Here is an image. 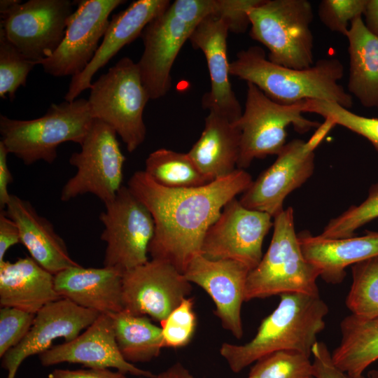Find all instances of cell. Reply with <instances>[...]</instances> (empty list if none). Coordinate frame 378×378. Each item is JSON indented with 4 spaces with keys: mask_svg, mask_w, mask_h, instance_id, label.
I'll use <instances>...</instances> for the list:
<instances>
[{
    "mask_svg": "<svg viewBox=\"0 0 378 378\" xmlns=\"http://www.w3.org/2000/svg\"><path fill=\"white\" fill-rule=\"evenodd\" d=\"M364 23L370 31L378 36V0H368L363 15Z\"/></svg>",
    "mask_w": 378,
    "mask_h": 378,
    "instance_id": "7bdbcfd3",
    "label": "cell"
},
{
    "mask_svg": "<svg viewBox=\"0 0 378 378\" xmlns=\"http://www.w3.org/2000/svg\"><path fill=\"white\" fill-rule=\"evenodd\" d=\"M335 126L332 120L325 119L307 141L293 139L287 143L274 162L242 193L241 204L272 218L283 211L286 197L313 174L315 150Z\"/></svg>",
    "mask_w": 378,
    "mask_h": 378,
    "instance_id": "7c38bea8",
    "label": "cell"
},
{
    "mask_svg": "<svg viewBox=\"0 0 378 378\" xmlns=\"http://www.w3.org/2000/svg\"><path fill=\"white\" fill-rule=\"evenodd\" d=\"M144 172L156 183L169 188H190L211 182L188 153L166 148L150 153Z\"/></svg>",
    "mask_w": 378,
    "mask_h": 378,
    "instance_id": "f546056e",
    "label": "cell"
},
{
    "mask_svg": "<svg viewBox=\"0 0 378 378\" xmlns=\"http://www.w3.org/2000/svg\"><path fill=\"white\" fill-rule=\"evenodd\" d=\"M246 83L245 108L237 121L241 130L237 169H241L248 167L255 158L277 155L287 144L286 128L290 125L302 134L321 125L303 115L305 101L279 104L255 85Z\"/></svg>",
    "mask_w": 378,
    "mask_h": 378,
    "instance_id": "9c48e42d",
    "label": "cell"
},
{
    "mask_svg": "<svg viewBox=\"0 0 378 378\" xmlns=\"http://www.w3.org/2000/svg\"><path fill=\"white\" fill-rule=\"evenodd\" d=\"M35 315L17 308L0 309V357L18 345L29 331Z\"/></svg>",
    "mask_w": 378,
    "mask_h": 378,
    "instance_id": "74e56055",
    "label": "cell"
},
{
    "mask_svg": "<svg viewBox=\"0 0 378 378\" xmlns=\"http://www.w3.org/2000/svg\"><path fill=\"white\" fill-rule=\"evenodd\" d=\"M341 340L331 353L333 363L351 378L363 377L378 360V317L350 314L340 323Z\"/></svg>",
    "mask_w": 378,
    "mask_h": 378,
    "instance_id": "83f0119b",
    "label": "cell"
},
{
    "mask_svg": "<svg viewBox=\"0 0 378 378\" xmlns=\"http://www.w3.org/2000/svg\"><path fill=\"white\" fill-rule=\"evenodd\" d=\"M20 243L17 224L7 215L6 210L0 211V262L4 260L6 251Z\"/></svg>",
    "mask_w": 378,
    "mask_h": 378,
    "instance_id": "ab89813d",
    "label": "cell"
},
{
    "mask_svg": "<svg viewBox=\"0 0 378 378\" xmlns=\"http://www.w3.org/2000/svg\"><path fill=\"white\" fill-rule=\"evenodd\" d=\"M378 218V183L369 189L365 200L357 206H351L325 226L320 236L328 239L348 238L354 236L355 231Z\"/></svg>",
    "mask_w": 378,
    "mask_h": 378,
    "instance_id": "e575fe53",
    "label": "cell"
},
{
    "mask_svg": "<svg viewBox=\"0 0 378 378\" xmlns=\"http://www.w3.org/2000/svg\"><path fill=\"white\" fill-rule=\"evenodd\" d=\"M253 182L244 169L204 186L169 188L136 171L127 187L148 208L155 225L148 248L151 259L167 262L184 273L190 261L201 254L204 235L225 204L245 192Z\"/></svg>",
    "mask_w": 378,
    "mask_h": 378,
    "instance_id": "6da1fadb",
    "label": "cell"
},
{
    "mask_svg": "<svg viewBox=\"0 0 378 378\" xmlns=\"http://www.w3.org/2000/svg\"><path fill=\"white\" fill-rule=\"evenodd\" d=\"M279 296L278 305L262 320L252 340L241 345L222 344L220 354L233 372L279 351L312 355L317 335L326 327L327 304L320 295L289 293Z\"/></svg>",
    "mask_w": 378,
    "mask_h": 378,
    "instance_id": "277c9868",
    "label": "cell"
},
{
    "mask_svg": "<svg viewBox=\"0 0 378 378\" xmlns=\"http://www.w3.org/2000/svg\"><path fill=\"white\" fill-rule=\"evenodd\" d=\"M230 74L258 87L275 102L292 104L308 99L337 103L350 109L352 96L338 82L344 66L335 57L322 58L311 67L295 69L270 61L264 49L251 46L230 64Z\"/></svg>",
    "mask_w": 378,
    "mask_h": 378,
    "instance_id": "3957f363",
    "label": "cell"
},
{
    "mask_svg": "<svg viewBox=\"0 0 378 378\" xmlns=\"http://www.w3.org/2000/svg\"><path fill=\"white\" fill-rule=\"evenodd\" d=\"M249 272L246 265L238 261L214 260L199 254L183 273L188 281L207 293L215 304L214 314L223 328L237 339H241L244 333L241 310L245 302Z\"/></svg>",
    "mask_w": 378,
    "mask_h": 378,
    "instance_id": "ac0fdd59",
    "label": "cell"
},
{
    "mask_svg": "<svg viewBox=\"0 0 378 378\" xmlns=\"http://www.w3.org/2000/svg\"><path fill=\"white\" fill-rule=\"evenodd\" d=\"M94 118L88 99L52 104L41 117L15 120L0 115L1 141L25 165L43 160L52 163L57 147L72 141L81 145Z\"/></svg>",
    "mask_w": 378,
    "mask_h": 378,
    "instance_id": "5b68a950",
    "label": "cell"
},
{
    "mask_svg": "<svg viewBox=\"0 0 378 378\" xmlns=\"http://www.w3.org/2000/svg\"><path fill=\"white\" fill-rule=\"evenodd\" d=\"M20 0H1L0 1V14L5 13L15 4H18Z\"/></svg>",
    "mask_w": 378,
    "mask_h": 378,
    "instance_id": "f6af8a7d",
    "label": "cell"
},
{
    "mask_svg": "<svg viewBox=\"0 0 378 378\" xmlns=\"http://www.w3.org/2000/svg\"><path fill=\"white\" fill-rule=\"evenodd\" d=\"M348 39V92L367 108H378V36L366 27L363 17L351 23Z\"/></svg>",
    "mask_w": 378,
    "mask_h": 378,
    "instance_id": "4316f807",
    "label": "cell"
},
{
    "mask_svg": "<svg viewBox=\"0 0 378 378\" xmlns=\"http://www.w3.org/2000/svg\"><path fill=\"white\" fill-rule=\"evenodd\" d=\"M115 341L125 360L146 363L157 358L164 348L161 327L147 316L134 315L126 310L111 314Z\"/></svg>",
    "mask_w": 378,
    "mask_h": 378,
    "instance_id": "f1b7e54d",
    "label": "cell"
},
{
    "mask_svg": "<svg viewBox=\"0 0 378 378\" xmlns=\"http://www.w3.org/2000/svg\"><path fill=\"white\" fill-rule=\"evenodd\" d=\"M5 210L18 225L20 244L42 267L55 275L80 265L71 258L64 239L52 224L39 215L29 201L11 194Z\"/></svg>",
    "mask_w": 378,
    "mask_h": 378,
    "instance_id": "603a6c76",
    "label": "cell"
},
{
    "mask_svg": "<svg viewBox=\"0 0 378 378\" xmlns=\"http://www.w3.org/2000/svg\"><path fill=\"white\" fill-rule=\"evenodd\" d=\"M37 64L25 57L0 31V97L11 101L20 86H25L29 73Z\"/></svg>",
    "mask_w": 378,
    "mask_h": 378,
    "instance_id": "836d02e7",
    "label": "cell"
},
{
    "mask_svg": "<svg viewBox=\"0 0 378 378\" xmlns=\"http://www.w3.org/2000/svg\"><path fill=\"white\" fill-rule=\"evenodd\" d=\"M230 31L242 33L237 22L230 15L211 14L198 24L189 41L194 48L204 53L209 72L211 89L203 97V106L237 122L243 111L230 80V63L227 53Z\"/></svg>",
    "mask_w": 378,
    "mask_h": 378,
    "instance_id": "e0dca14e",
    "label": "cell"
},
{
    "mask_svg": "<svg viewBox=\"0 0 378 378\" xmlns=\"http://www.w3.org/2000/svg\"><path fill=\"white\" fill-rule=\"evenodd\" d=\"M191 283L170 263L157 259L122 275L124 310L161 323L192 290Z\"/></svg>",
    "mask_w": 378,
    "mask_h": 378,
    "instance_id": "9a60e30c",
    "label": "cell"
},
{
    "mask_svg": "<svg viewBox=\"0 0 378 378\" xmlns=\"http://www.w3.org/2000/svg\"><path fill=\"white\" fill-rule=\"evenodd\" d=\"M151 378H195L181 363H176Z\"/></svg>",
    "mask_w": 378,
    "mask_h": 378,
    "instance_id": "ee69618b",
    "label": "cell"
},
{
    "mask_svg": "<svg viewBox=\"0 0 378 378\" xmlns=\"http://www.w3.org/2000/svg\"><path fill=\"white\" fill-rule=\"evenodd\" d=\"M99 215L104 225L101 239L106 247L103 266L120 273L148 262L153 237V216L127 186H122Z\"/></svg>",
    "mask_w": 378,
    "mask_h": 378,
    "instance_id": "8fae6325",
    "label": "cell"
},
{
    "mask_svg": "<svg viewBox=\"0 0 378 378\" xmlns=\"http://www.w3.org/2000/svg\"><path fill=\"white\" fill-rule=\"evenodd\" d=\"M48 378H127L125 374L109 369L64 370L56 369Z\"/></svg>",
    "mask_w": 378,
    "mask_h": 378,
    "instance_id": "60d3db41",
    "label": "cell"
},
{
    "mask_svg": "<svg viewBox=\"0 0 378 378\" xmlns=\"http://www.w3.org/2000/svg\"><path fill=\"white\" fill-rule=\"evenodd\" d=\"M69 18L65 36L55 52L41 64L52 76H78L94 57L110 23L112 11L123 0H81Z\"/></svg>",
    "mask_w": 378,
    "mask_h": 378,
    "instance_id": "2e32d148",
    "label": "cell"
},
{
    "mask_svg": "<svg viewBox=\"0 0 378 378\" xmlns=\"http://www.w3.org/2000/svg\"><path fill=\"white\" fill-rule=\"evenodd\" d=\"M170 4L169 0H136L113 15L92 61L83 72L71 78L65 101L73 102L83 91L90 89L95 73L125 46L141 36L146 26Z\"/></svg>",
    "mask_w": 378,
    "mask_h": 378,
    "instance_id": "44dd1931",
    "label": "cell"
},
{
    "mask_svg": "<svg viewBox=\"0 0 378 378\" xmlns=\"http://www.w3.org/2000/svg\"><path fill=\"white\" fill-rule=\"evenodd\" d=\"M69 162L76 173L62 189L60 200L68 202L85 194H92L104 204L111 202L123 186L125 158L116 132L104 122L94 119L80 145Z\"/></svg>",
    "mask_w": 378,
    "mask_h": 378,
    "instance_id": "30bf717a",
    "label": "cell"
},
{
    "mask_svg": "<svg viewBox=\"0 0 378 378\" xmlns=\"http://www.w3.org/2000/svg\"><path fill=\"white\" fill-rule=\"evenodd\" d=\"M73 12L69 0L20 1L1 14L0 31L25 57L39 64L62 43Z\"/></svg>",
    "mask_w": 378,
    "mask_h": 378,
    "instance_id": "4fadbf2b",
    "label": "cell"
},
{
    "mask_svg": "<svg viewBox=\"0 0 378 378\" xmlns=\"http://www.w3.org/2000/svg\"><path fill=\"white\" fill-rule=\"evenodd\" d=\"M351 272L345 301L348 309L357 316L378 317V255L354 264Z\"/></svg>",
    "mask_w": 378,
    "mask_h": 378,
    "instance_id": "4dcf8cb0",
    "label": "cell"
},
{
    "mask_svg": "<svg viewBox=\"0 0 378 378\" xmlns=\"http://www.w3.org/2000/svg\"><path fill=\"white\" fill-rule=\"evenodd\" d=\"M164 348L179 349L192 340L197 326L194 300L186 298L160 323Z\"/></svg>",
    "mask_w": 378,
    "mask_h": 378,
    "instance_id": "d590c367",
    "label": "cell"
},
{
    "mask_svg": "<svg viewBox=\"0 0 378 378\" xmlns=\"http://www.w3.org/2000/svg\"><path fill=\"white\" fill-rule=\"evenodd\" d=\"M272 218L267 213L245 207L236 197L232 199L206 231L201 254L214 260H236L252 270L263 256L262 244L273 226Z\"/></svg>",
    "mask_w": 378,
    "mask_h": 378,
    "instance_id": "5bb4252c",
    "label": "cell"
},
{
    "mask_svg": "<svg viewBox=\"0 0 378 378\" xmlns=\"http://www.w3.org/2000/svg\"><path fill=\"white\" fill-rule=\"evenodd\" d=\"M61 298L55 288L54 274L31 257L0 262V305L36 314Z\"/></svg>",
    "mask_w": 378,
    "mask_h": 378,
    "instance_id": "d4e9b609",
    "label": "cell"
},
{
    "mask_svg": "<svg viewBox=\"0 0 378 378\" xmlns=\"http://www.w3.org/2000/svg\"><path fill=\"white\" fill-rule=\"evenodd\" d=\"M310 356L295 351H279L258 360L248 378H315Z\"/></svg>",
    "mask_w": 378,
    "mask_h": 378,
    "instance_id": "1f68e13d",
    "label": "cell"
},
{
    "mask_svg": "<svg viewBox=\"0 0 378 378\" xmlns=\"http://www.w3.org/2000/svg\"><path fill=\"white\" fill-rule=\"evenodd\" d=\"M367 377L368 378H378V369L369 371Z\"/></svg>",
    "mask_w": 378,
    "mask_h": 378,
    "instance_id": "bcb514c9",
    "label": "cell"
},
{
    "mask_svg": "<svg viewBox=\"0 0 378 378\" xmlns=\"http://www.w3.org/2000/svg\"><path fill=\"white\" fill-rule=\"evenodd\" d=\"M241 130L218 113L209 111L199 139L188 153L200 171L211 181L225 177L237 169Z\"/></svg>",
    "mask_w": 378,
    "mask_h": 378,
    "instance_id": "484cf974",
    "label": "cell"
},
{
    "mask_svg": "<svg viewBox=\"0 0 378 378\" xmlns=\"http://www.w3.org/2000/svg\"><path fill=\"white\" fill-rule=\"evenodd\" d=\"M312 355L315 378H351L333 363L331 353L324 342L317 341L312 349Z\"/></svg>",
    "mask_w": 378,
    "mask_h": 378,
    "instance_id": "f35d334b",
    "label": "cell"
},
{
    "mask_svg": "<svg viewBox=\"0 0 378 378\" xmlns=\"http://www.w3.org/2000/svg\"><path fill=\"white\" fill-rule=\"evenodd\" d=\"M9 153L4 144L0 141V209H5L11 194L8 192V186L13 178L9 169L7 157Z\"/></svg>",
    "mask_w": 378,
    "mask_h": 378,
    "instance_id": "b9f144b4",
    "label": "cell"
},
{
    "mask_svg": "<svg viewBox=\"0 0 378 378\" xmlns=\"http://www.w3.org/2000/svg\"><path fill=\"white\" fill-rule=\"evenodd\" d=\"M149 99L137 63L125 57L92 83L88 101L92 118L111 127L132 153L146 138L143 114Z\"/></svg>",
    "mask_w": 378,
    "mask_h": 378,
    "instance_id": "ba28073f",
    "label": "cell"
},
{
    "mask_svg": "<svg viewBox=\"0 0 378 378\" xmlns=\"http://www.w3.org/2000/svg\"><path fill=\"white\" fill-rule=\"evenodd\" d=\"M38 358L43 366L69 363L92 369L115 368L137 377L151 378L155 375L124 359L115 341L113 318L107 314H100L76 338L52 346L40 354Z\"/></svg>",
    "mask_w": 378,
    "mask_h": 378,
    "instance_id": "ffe728a7",
    "label": "cell"
},
{
    "mask_svg": "<svg viewBox=\"0 0 378 378\" xmlns=\"http://www.w3.org/2000/svg\"><path fill=\"white\" fill-rule=\"evenodd\" d=\"M304 113L318 114L365 137L378 152V118L362 116L337 103L320 99L306 100Z\"/></svg>",
    "mask_w": 378,
    "mask_h": 378,
    "instance_id": "d6a6232c",
    "label": "cell"
},
{
    "mask_svg": "<svg viewBox=\"0 0 378 378\" xmlns=\"http://www.w3.org/2000/svg\"><path fill=\"white\" fill-rule=\"evenodd\" d=\"M137 378H145V377H137Z\"/></svg>",
    "mask_w": 378,
    "mask_h": 378,
    "instance_id": "7dc6e473",
    "label": "cell"
},
{
    "mask_svg": "<svg viewBox=\"0 0 378 378\" xmlns=\"http://www.w3.org/2000/svg\"><path fill=\"white\" fill-rule=\"evenodd\" d=\"M367 1L323 0L318 7V15L328 29L346 36L352 21L363 17Z\"/></svg>",
    "mask_w": 378,
    "mask_h": 378,
    "instance_id": "8d00e7d4",
    "label": "cell"
},
{
    "mask_svg": "<svg viewBox=\"0 0 378 378\" xmlns=\"http://www.w3.org/2000/svg\"><path fill=\"white\" fill-rule=\"evenodd\" d=\"M99 314L65 298L44 306L36 314L34 323L22 342L1 357V367L8 372L7 378H15L24 359L50 349L55 339L62 338L64 342H69L76 338Z\"/></svg>",
    "mask_w": 378,
    "mask_h": 378,
    "instance_id": "d6986e66",
    "label": "cell"
},
{
    "mask_svg": "<svg viewBox=\"0 0 378 378\" xmlns=\"http://www.w3.org/2000/svg\"><path fill=\"white\" fill-rule=\"evenodd\" d=\"M270 246L248 273L245 302L284 293L319 295L318 270L304 258L295 231L292 207L274 217Z\"/></svg>",
    "mask_w": 378,
    "mask_h": 378,
    "instance_id": "8992f818",
    "label": "cell"
},
{
    "mask_svg": "<svg viewBox=\"0 0 378 378\" xmlns=\"http://www.w3.org/2000/svg\"><path fill=\"white\" fill-rule=\"evenodd\" d=\"M253 4V0H176L152 20L141 33L144 49L137 62L150 99L169 92L174 61L204 18L215 13L241 18Z\"/></svg>",
    "mask_w": 378,
    "mask_h": 378,
    "instance_id": "7a4b0ae2",
    "label": "cell"
},
{
    "mask_svg": "<svg viewBox=\"0 0 378 378\" xmlns=\"http://www.w3.org/2000/svg\"><path fill=\"white\" fill-rule=\"evenodd\" d=\"M306 260L319 272L328 284L337 285L346 276L345 269L378 255V232H368L360 237L328 239L314 236L308 231L298 234Z\"/></svg>",
    "mask_w": 378,
    "mask_h": 378,
    "instance_id": "cb8c5ba5",
    "label": "cell"
},
{
    "mask_svg": "<svg viewBox=\"0 0 378 378\" xmlns=\"http://www.w3.org/2000/svg\"><path fill=\"white\" fill-rule=\"evenodd\" d=\"M122 275L104 266L96 268L78 265L55 274V288L61 298L99 314H111L124 309Z\"/></svg>",
    "mask_w": 378,
    "mask_h": 378,
    "instance_id": "7402d4cb",
    "label": "cell"
},
{
    "mask_svg": "<svg viewBox=\"0 0 378 378\" xmlns=\"http://www.w3.org/2000/svg\"><path fill=\"white\" fill-rule=\"evenodd\" d=\"M251 37L269 50L268 59L291 69L314 63V19L307 0H259L248 10Z\"/></svg>",
    "mask_w": 378,
    "mask_h": 378,
    "instance_id": "52a82bcc",
    "label": "cell"
}]
</instances>
